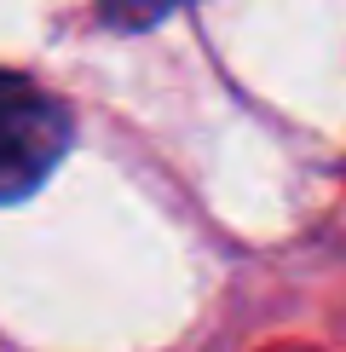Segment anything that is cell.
Wrapping results in <instances>:
<instances>
[{"mask_svg":"<svg viewBox=\"0 0 346 352\" xmlns=\"http://www.w3.org/2000/svg\"><path fill=\"white\" fill-rule=\"evenodd\" d=\"M76 139V116L23 69H0V202H29L58 173Z\"/></svg>","mask_w":346,"mask_h":352,"instance_id":"cell-1","label":"cell"},{"mask_svg":"<svg viewBox=\"0 0 346 352\" xmlns=\"http://www.w3.org/2000/svg\"><path fill=\"white\" fill-rule=\"evenodd\" d=\"M179 6H191V0H98V18L115 29H150V23L173 18Z\"/></svg>","mask_w":346,"mask_h":352,"instance_id":"cell-2","label":"cell"}]
</instances>
